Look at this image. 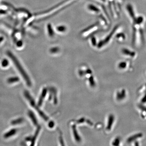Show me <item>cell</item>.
<instances>
[{
    "instance_id": "cell-2",
    "label": "cell",
    "mask_w": 146,
    "mask_h": 146,
    "mask_svg": "<svg viewBox=\"0 0 146 146\" xmlns=\"http://www.w3.org/2000/svg\"><path fill=\"white\" fill-rule=\"evenodd\" d=\"M25 96L26 98H27V99L29 101V102L30 103L31 105L33 106L35 109L36 110V111H37L39 114V115H41L42 116V117L44 118L45 119H46V117H45V115L43 114V112L40 110V109L38 108V107H37V106L35 104V101L34 100L33 98L30 95L29 93L27 91H25Z\"/></svg>"
},
{
    "instance_id": "cell-8",
    "label": "cell",
    "mask_w": 146,
    "mask_h": 146,
    "mask_svg": "<svg viewBox=\"0 0 146 146\" xmlns=\"http://www.w3.org/2000/svg\"><path fill=\"white\" fill-rule=\"evenodd\" d=\"M45 92H46L45 91H43V94H42V96H41V98H40V99L39 100V103H38V104H39V106H40L42 104V100H43V98H44V96Z\"/></svg>"
},
{
    "instance_id": "cell-7",
    "label": "cell",
    "mask_w": 146,
    "mask_h": 146,
    "mask_svg": "<svg viewBox=\"0 0 146 146\" xmlns=\"http://www.w3.org/2000/svg\"><path fill=\"white\" fill-rule=\"evenodd\" d=\"M23 118H19V119H17L14 120L13 121L11 122V124L12 125H17L18 124L21 123L23 122Z\"/></svg>"
},
{
    "instance_id": "cell-1",
    "label": "cell",
    "mask_w": 146,
    "mask_h": 146,
    "mask_svg": "<svg viewBox=\"0 0 146 146\" xmlns=\"http://www.w3.org/2000/svg\"><path fill=\"white\" fill-rule=\"evenodd\" d=\"M13 59L14 60V63H15L16 67H17L18 71H19V72L21 73V75L23 77L28 86H31L32 84L31 81L27 73L24 70L23 68L22 67L21 64L15 58H13Z\"/></svg>"
},
{
    "instance_id": "cell-6",
    "label": "cell",
    "mask_w": 146,
    "mask_h": 146,
    "mask_svg": "<svg viewBox=\"0 0 146 146\" xmlns=\"http://www.w3.org/2000/svg\"><path fill=\"white\" fill-rule=\"evenodd\" d=\"M19 78L18 77H14L10 78L7 80V82L9 83H13L17 82L19 80Z\"/></svg>"
},
{
    "instance_id": "cell-5",
    "label": "cell",
    "mask_w": 146,
    "mask_h": 146,
    "mask_svg": "<svg viewBox=\"0 0 146 146\" xmlns=\"http://www.w3.org/2000/svg\"><path fill=\"white\" fill-rule=\"evenodd\" d=\"M39 130H40V127H38V128L37 129H36V131L35 132L34 136L33 137L32 139L31 146L33 145H34L35 140H36V137H37V136H38Z\"/></svg>"
},
{
    "instance_id": "cell-3",
    "label": "cell",
    "mask_w": 146,
    "mask_h": 146,
    "mask_svg": "<svg viewBox=\"0 0 146 146\" xmlns=\"http://www.w3.org/2000/svg\"><path fill=\"white\" fill-rule=\"evenodd\" d=\"M29 115L32 121L33 122L35 125H36L37 124V120L36 117H35V115H34V113H33L32 111H29Z\"/></svg>"
},
{
    "instance_id": "cell-4",
    "label": "cell",
    "mask_w": 146,
    "mask_h": 146,
    "mask_svg": "<svg viewBox=\"0 0 146 146\" xmlns=\"http://www.w3.org/2000/svg\"><path fill=\"white\" fill-rule=\"evenodd\" d=\"M17 130H16L15 129H11L8 132L5 133L4 135V137L5 138H8L9 137H11V136L14 135L15 133H16Z\"/></svg>"
}]
</instances>
